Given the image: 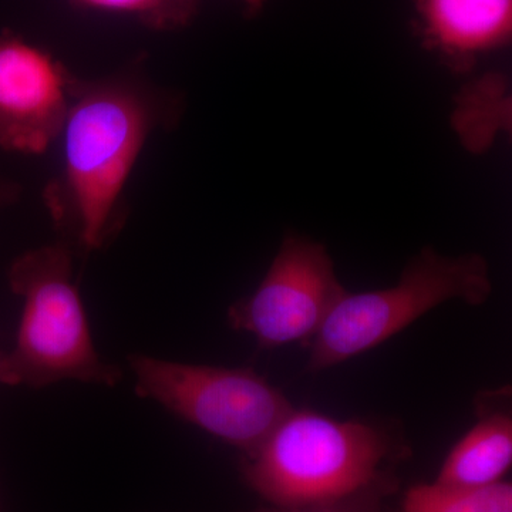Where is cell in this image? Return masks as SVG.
I'll return each mask as SVG.
<instances>
[{
	"instance_id": "6da1fadb",
	"label": "cell",
	"mask_w": 512,
	"mask_h": 512,
	"mask_svg": "<svg viewBox=\"0 0 512 512\" xmlns=\"http://www.w3.org/2000/svg\"><path fill=\"white\" fill-rule=\"evenodd\" d=\"M167 110L140 79H74L62 133V170L45 194L63 242L101 251L126 221L123 194L154 128Z\"/></svg>"
},
{
	"instance_id": "7a4b0ae2",
	"label": "cell",
	"mask_w": 512,
	"mask_h": 512,
	"mask_svg": "<svg viewBox=\"0 0 512 512\" xmlns=\"http://www.w3.org/2000/svg\"><path fill=\"white\" fill-rule=\"evenodd\" d=\"M409 454L402 434L382 423L292 409L242 458L241 474L268 505L302 507L356 493L396 473Z\"/></svg>"
},
{
	"instance_id": "3957f363",
	"label": "cell",
	"mask_w": 512,
	"mask_h": 512,
	"mask_svg": "<svg viewBox=\"0 0 512 512\" xmlns=\"http://www.w3.org/2000/svg\"><path fill=\"white\" fill-rule=\"evenodd\" d=\"M8 279L23 305L15 343L0 352V386L43 389L76 380L114 387L123 380L120 367L94 345L66 242L18 256Z\"/></svg>"
},
{
	"instance_id": "277c9868",
	"label": "cell",
	"mask_w": 512,
	"mask_h": 512,
	"mask_svg": "<svg viewBox=\"0 0 512 512\" xmlns=\"http://www.w3.org/2000/svg\"><path fill=\"white\" fill-rule=\"evenodd\" d=\"M491 293L493 281L483 255L448 256L433 248L421 249L396 285L379 291H346L309 343L306 372H323L363 355L441 303L458 299L480 306Z\"/></svg>"
},
{
	"instance_id": "5b68a950",
	"label": "cell",
	"mask_w": 512,
	"mask_h": 512,
	"mask_svg": "<svg viewBox=\"0 0 512 512\" xmlns=\"http://www.w3.org/2000/svg\"><path fill=\"white\" fill-rule=\"evenodd\" d=\"M134 390L244 456L254 453L293 409L288 397L249 367L191 365L128 356Z\"/></svg>"
},
{
	"instance_id": "8992f818",
	"label": "cell",
	"mask_w": 512,
	"mask_h": 512,
	"mask_svg": "<svg viewBox=\"0 0 512 512\" xmlns=\"http://www.w3.org/2000/svg\"><path fill=\"white\" fill-rule=\"evenodd\" d=\"M345 293L325 245L291 234L255 292L229 306L228 323L261 349L309 346Z\"/></svg>"
},
{
	"instance_id": "52a82bcc",
	"label": "cell",
	"mask_w": 512,
	"mask_h": 512,
	"mask_svg": "<svg viewBox=\"0 0 512 512\" xmlns=\"http://www.w3.org/2000/svg\"><path fill=\"white\" fill-rule=\"evenodd\" d=\"M74 79L42 47L15 33H0V148L45 154L62 133Z\"/></svg>"
},
{
	"instance_id": "ba28073f",
	"label": "cell",
	"mask_w": 512,
	"mask_h": 512,
	"mask_svg": "<svg viewBox=\"0 0 512 512\" xmlns=\"http://www.w3.org/2000/svg\"><path fill=\"white\" fill-rule=\"evenodd\" d=\"M417 36L451 72L467 73L478 59L512 39V0H413Z\"/></svg>"
},
{
	"instance_id": "9c48e42d",
	"label": "cell",
	"mask_w": 512,
	"mask_h": 512,
	"mask_svg": "<svg viewBox=\"0 0 512 512\" xmlns=\"http://www.w3.org/2000/svg\"><path fill=\"white\" fill-rule=\"evenodd\" d=\"M477 406L478 421L451 448L436 483L476 488L500 483L512 463V417L510 410L497 409L483 393Z\"/></svg>"
},
{
	"instance_id": "30bf717a",
	"label": "cell",
	"mask_w": 512,
	"mask_h": 512,
	"mask_svg": "<svg viewBox=\"0 0 512 512\" xmlns=\"http://www.w3.org/2000/svg\"><path fill=\"white\" fill-rule=\"evenodd\" d=\"M400 512H512V484L500 481L485 487L417 484L404 495Z\"/></svg>"
},
{
	"instance_id": "8fae6325",
	"label": "cell",
	"mask_w": 512,
	"mask_h": 512,
	"mask_svg": "<svg viewBox=\"0 0 512 512\" xmlns=\"http://www.w3.org/2000/svg\"><path fill=\"white\" fill-rule=\"evenodd\" d=\"M83 8L121 13L154 30L187 28L197 18L201 0H74Z\"/></svg>"
},
{
	"instance_id": "7c38bea8",
	"label": "cell",
	"mask_w": 512,
	"mask_h": 512,
	"mask_svg": "<svg viewBox=\"0 0 512 512\" xmlns=\"http://www.w3.org/2000/svg\"><path fill=\"white\" fill-rule=\"evenodd\" d=\"M399 484L397 473H392L338 500L302 507H274L266 504L264 507L245 512H384V501L396 493Z\"/></svg>"
},
{
	"instance_id": "4fadbf2b",
	"label": "cell",
	"mask_w": 512,
	"mask_h": 512,
	"mask_svg": "<svg viewBox=\"0 0 512 512\" xmlns=\"http://www.w3.org/2000/svg\"><path fill=\"white\" fill-rule=\"evenodd\" d=\"M20 188L12 181L0 180V207L13 204L18 201Z\"/></svg>"
},
{
	"instance_id": "5bb4252c",
	"label": "cell",
	"mask_w": 512,
	"mask_h": 512,
	"mask_svg": "<svg viewBox=\"0 0 512 512\" xmlns=\"http://www.w3.org/2000/svg\"><path fill=\"white\" fill-rule=\"evenodd\" d=\"M247 8L249 15L255 16L264 9L266 0H241Z\"/></svg>"
}]
</instances>
